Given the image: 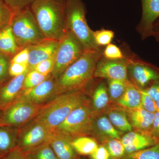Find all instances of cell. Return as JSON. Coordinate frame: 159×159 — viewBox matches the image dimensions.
<instances>
[{"label": "cell", "mask_w": 159, "mask_h": 159, "mask_svg": "<svg viewBox=\"0 0 159 159\" xmlns=\"http://www.w3.org/2000/svg\"><path fill=\"white\" fill-rule=\"evenodd\" d=\"M102 50H85L79 59L55 79V95L82 91L93 78Z\"/></svg>", "instance_id": "cell-1"}, {"label": "cell", "mask_w": 159, "mask_h": 159, "mask_svg": "<svg viewBox=\"0 0 159 159\" xmlns=\"http://www.w3.org/2000/svg\"><path fill=\"white\" fill-rule=\"evenodd\" d=\"M30 9L46 38L60 41L65 36L64 0H34Z\"/></svg>", "instance_id": "cell-2"}, {"label": "cell", "mask_w": 159, "mask_h": 159, "mask_svg": "<svg viewBox=\"0 0 159 159\" xmlns=\"http://www.w3.org/2000/svg\"><path fill=\"white\" fill-rule=\"evenodd\" d=\"M45 103L33 120L54 130L75 108L85 103L82 91L56 96Z\"/></svg>", "instance_id": "cell-3"}, {"label": "cell", "mask_w": 159, "mask_h": 159, "mask_svg": "<svg viewBox=\"0 0 159 159\" xmlns=\"http://www.w3.org/2000/svg\"><path fill=\"white\" fill-rule=\"evenodd\" d=\"M67 30L79 40L85 50H98L93 32L86 19V8L82 0H64Z\"/></svg>", "instance_id": "cell-4"}, {"label": "cell", "mask_w": 159, "mask_h": 159, "mask_svg": "<svg viewBox=\"0 0 159 159\" xmlns=\"http://www.w3.org/2000/svg\"><path fill=\"white\" fill-rule=\"evenodd\" d=\"M10 25L20 49L36 44L47 39L40 29L30 7L13 12Z\"/></svg>", "instance_id": "cell-5"}, {"label": "cell", "mask_w": 159, "mask_h": 159, "mask_svg": "<svg viewBox=\"0 0 159 159\" xmlns=\"http://www.w3.org/2000/svg\"><path fill=\"white\" fill-rule=\"evenodd\" d=\"M44 104L38 105L18 98L9 106L0 112V127H21L34 119Z\"/></svg>", "instance_id": "cell-6"}, {"label": "cell", "mask_w": 159, "mask_h": 159, "mask_svg": "<svg viewBox=\"0 0 159 159\" xmlns=\"http://www.w3.org/2000/svg\"><path fill=\"white\" fill-rule=\"evenodd\" d=\"M85 49L79 40L68 31L65 36L59 41L51 76L54 79H57L81 57Z\"/></svg>", "instance_id": "cell-7"}, {"label": "cell", "mask_w": 159, "mask_h": 159, "mask_svg": "<svg viewBox=\"0 0 159 159\" xmlns=\"http://www.w3.org/2000/svg\"><path fill=\"white\" fill-rule=\"evenodd\" d=\"M92 125L90 110L84 103L72 111L55 130L71 138L88 133Z\"/></svg>", "instance_id": "cell-8"}, {"label": "cell", "mask_w": 159, "mask_h": 159, "mask_svg": "<svg viewBox=\"0 0 159 159\" xmlns=\"http://www.w3.org/2000/svg\"><path fill=\"white\" fill-rule=\"evenodd\" d=\"M54 131L33 120L25 128L19 129L17 147L24 152L28 151L49 142Z\"/></svg>", "instance_id": "cell-9"}, {"label": "cell", "mask_w": 159, "mask_h": 159, "mask_svg": "<svg viewBox=\"0 0 159 159\" xmlns=\"http://www.w3.org/2000/svg\"><path fill=\"white\" fill-rule=\"evenodd\" d=\"M128 75L134 85L142 89L159 81L158 69L151 64L134 58H131L129 64Z\"/></svg>", "instance_id": "cell-10"}, {"label": "cell", "mask_w": 159, "mask_h": 159, "mask_svg": "<svg viewBox=\"0 0 159 159\" xmlns=\"http://www.w3.org/2000/svg\"><path fill=\"white\" fill-rule=\"evenodd\" d=\"M131 58L109 60L102 57L97 62L94 78L128 81V66Z\"/></svg>", "instance_id": "cell-11"}, {"label": "cell", "mask_w": 159, "mask_h": 159, "mask_svg": "<svg viewBox=\"0 0 159 159\" xmlns=\"http://www.w3.org/2000/svg\"><path fill=\"white\" fill-rule=\"evenodd\" d=\"M56 97L55 79L52 76L32 88L23 90L18 98L38 104H45L47 101Z\"/></svg>", "instance_id": "cell-12"}, {"label": "cell", "mask_w": 159, "mask_h": 159, "mask_svg": "<svg viewBox=\"0 0 159 159\" xmlns=\"http://www.w3.org/2000/svg\"><path fill=\"white\" fill-rule=\"evenodd\" d=\"M142 15L137 31L142 39L152 36L154 23L159 17V0H141Z\"/></svg>", "instance_id": "cell-13"}, {"label": "cell", "mask_w": 159, "mask_h": 159, "mask_svg": "<svg viewBox=\"0 0 159 159\" xmlns=\"http://www.w3.org/2000/svg\"><path fill=\"white\" fill-rule=\"evenodd\" d=\"M59 41L46 39L39 43L27 47L29 49L28 67L31 70L39 63L55 55Z\"/></svg>", "instance_id": "cell-14"}, {"label": "cell", "mask_w": 159, "mask_h": 159, "mask_svg": "<svg viewBox=\"0 0 159 159\" xmlns=\"http://www.w3.org/2000/svg\"><path fill=\"white\" fill-rule=\"evenodd\" d=\"M29 70L0 86V112L14 102L23 90L24 80Z\"/></svg>", "instance_id": "cell-15"}, {"label": "cell", "mask_w": 159, "mask_h": 159, "mask_svg": "<svg viewBox=\"0 0 159 159\" xmlns=\"http://www.w3.org/2000/svg\"><path fill=\"white\" fill-rule=\"evenodd\" d=\"M120 140L125 147L126 154L148 148L159 142L149 134L132 131L127 133Z\"/></svg>", "instance_id": "cell-16"}, {"label": "cell", "mask_w": 159, "mask_h": 159, "mask_svg": "<svg viewBox=\"0 0 159 159\" xmlns=\"http://www.w3.org/2000/svg\"><path fill=\"white\" fill-rule=\"evenodd\" d=\"M49 143L59 159H76L75 151L68 136L54 130Z\"/></svg>", "instance_id": "cell-17"}, {"label": "cell", "mask_w": 159, "mask_h": 159, "mask_svg": "<svg viewBox=\"0 0 159 159\" xmlns=\"http://www.w3.org/2000/svg\"><path fill=\"white\" fill-rule=\"evenodd\" d=\"M126 113L132 126L142 133L149 134L154 118V113L147 111L142 107L128 109Z\"/></svg>", "instance_id": "cell-18"}, {"label": "cell", "mask_w": 159, "mask_h": 159, "mask_svg": "<svg viewBox=\"0 0 159 159\" xmlns=\"http://www.w3.org/2000/svg\"><path fill=\"white\" fill-rule=\"evenodd\" d=\"M19 128L0 127V155H6L17 146L18 133Z\"/></svg>", "instance_id": "cell-19"}, {"label": "cell", "mask_w": 159, "mask_h": 159, "mask_svg": "<svg viewBox=\"0 0 159 159\" xmlns=\"http://www.w3.org/2000/svg\"><path fill=\"white\" fill-rule=\"evenodd\" d=\"M21 49L15 39L10 25L0 30V54L14 56Z\"/></svg>", "instance_id": "cell-20"}, {"label": "cell", "mask_w": 159, "mask_h": 159, "mask_svg": "<svg viewBox=\"0 0 159 159\" xmlns=\"http://www.w3.org/2000/svg\"><path fill=\"white\" fill-rule=\"evenodd\" d=\"M117 103L128 109L142 107L139 89L130 81L122 97L117 100Z\"/></svg>", "instance_id": "cell-21"}, {"label": "cell", "mask_w": 159, "mask_h": 159, "mask_svg": "<svg viewBox=\"0 0 159 159\" xmlns=\"http://www.w3.org/2000/svg\"><path fill=\"white\" fill-rule=\"evenodd\" d=\"M108 119L116 128L123 132L132 130V126L127 118V113L122 110L114 109L107 113Z\"/></svg>", "instance_id": "cell-22"}, {"label": "cell", "mask_w": 159, "mask_h": 159, "mask_svg": "<svg viewBox=\"0 0 159 159\" xmlns=\"http://www.w3.org/2000/svg\"><path fill=\"white\" fill-rule=\"evenodd\" d=\"M75 152L82 155H90L98 147L94 139L86 137H80L71 141Z\"/></svg>", "instance_id": "cell-23"}, {"label": "cell", "mask_w": 159, "mask_h": 159, "mask_svg": "<svg viewBox=\"0 0 159 159\" xmlns=\"http://www.w3.org/2000/svg\"><path fill=\"white\" fill-rule=\"evenodd\" d=\"M24 153L28 159H59L49 141Z\"/></svg>", "instance_id": "cell-24"}, {"label": "cell", "mask_w": 159, "mask_h": 159, "mask_svg": "<svg viewBox=\"0 0 159 159\" xmlns=\"http://www.w3.org/2000/svg\"><path fill=\"white\" fill-rule=\"evenodd\" d=\"M121 159H159V142L148 148L125 154Z\"/></svg>", "instance_id": "cell-25"}, {"label": "cell", "mask_w": 159, "mask_h": 159, "mask_svg": "<svg viewBox=\"0 0 159 159\" xmlns=\"http://www.w3.org/2000/svg\"><path fill=\"white\" fill-rule=\"evenodd\" d=\"M109 97L105 84L101 82L94 91L93 103L96 109L99 110L104 108L108 104Z\"/></svg>", "instance_id": "cell-26"}, {"label": "cell", "mask_w": 159, "mask_h": 159, "mask_svg": "<svg viewBox=\"0 0 159 159\" xmlns=\"http://www.w3.org/2000/svg\"><path fill=\"white\" fill-rule=\"evenodd\" d=\"M129 82V80H108V91L111 99L117 101L120 99L124 94Z\"/></svg>", "instance_id": "cell-27"}, {"label": "cell", "mask_w": 159, "mask_h": 159, "mask_svg": "<svg viewBox=\"0 0 159 159\" xmlns=\"http://www.w3.org/2000/svg\"><path fill=\"white\" fill-rule=\"evenodd\" d=\"M96 126L101 133L112 139H121L119 131L107 117L102 116L98 118L96 122Z\"/></svg>", "instance_id": "cell-28"}, {"label": "cell", "mask_w": 159, "mask_h": 159, "mask_svg": "<svg viewBox=\"0 0 159 159\" xmlns=\"http://www.w3.org/2000/svg\"><path fill=\"white\" fill-rule=\"evenodd\" d=\"M105 146L109 152L111 159H121L126 154L125 147L120 139H110Z\"/></svg>", "instance_id": "cell-29"}, {"label": "cell", "mask_w": 159, "mask_h": 159, "mask_svg": "<svg viewBox=\"0 0 159 159\" xmlns=\"http://www.w3.org/2000/svg\"><path fill=\"white\" fill-rule=\"evenodd\" d=\"M51 75L50 74L46 76L34 70L29 71L24 80L23 90L28 89L36 86L49 78Z\"/></svg>", "instance_id": "cell-30"}, {"label": "cell", "mask_w": 159, "mask_h": 159, "mask_svg": "<svg viewBox=\"0 0 159 159\" xmlns=\"http://www.w3.org/2000/svg\"><path fill=\"white\" fill-rule=\"evenodd\" d=\"M94 41L98 47L108 45L114 39V31L107 29H101L93 32Z\"/></svg>", "instance_id": "cell-31"}, {"label": "cell", "mask_w": 159, "mask_h": 159, "mask_svg": "<svg viewBox=\"0 0 159 159\" xmlns=\"http://www.w3.org/2000/svg\"><path fill=\"white\" fill-rule=\"evenodd\" d=\"M102 57L109 60H120L125 58L121 49L118 46L110 43L102 51Z\"/></svg>", "instance_id": "cell-32"}, {"label": "cell", "mask_w": 159, "mask_h": 159, "mask_svg": "<svg viewBox=\"0 0 159 159\" xmlns=\"http://www.w3.org/2000/svg\"><path fill=\"white\" fill-rule=\"evenodd\" d=\"M13 12L3 0H0V30L10 25Z\"/></svg>", "instance_id": "cell-33"}, {"label": "cell", "mask_w": 159, "mask_h": 159, "mask_svg": "<svg viewBox=\"0 0 159 159\" xmlns=\"http://www.w3.org/2000/svg\"><path fill=\"white\" fill-rule=\"evenodd\" d=\"M55 55L45 60L41 61L35 65L32 70H34L40 74L48 76L51 74L54 64Z\"/></svg>", "instance_id": "cell-34"}, {"label": "cell", "mask_w": 159, "mask_h": 159, "mask_svg": "<svg viewBox=\"0 0 159 159\" xmlns=\"http://www.w3.org/2000/svg\"><path fill=\"white\" fill-rule=\"evenodd\" d=\"M141 95V105L142 108L149 112L155 113L157 111L155 101L151 98L145 90L139 89Z\"/></svg>", "instance_id": "cell-35"}, {"label": "cell", "mask_w": 159, "mask_h": 159, "mask_svg": "<svg viewBox=\"0 0 159 159\" xmlns=\"http://www.w3.org/2000/svg\"><path fill=\"white\" fill-rule=\"evenodd\" d=\"M12 12L30 7L34 0H3Z\"/></svg>", "instance_id": "cell-36"}, {"label": "cell", "mask_w": 159, "mask_h": 159, "mask_svg": "<svg viewBox=\"0 0 159 159\" xmlns=\"http://www.w3.org/2000/svg\"><path fill=\"white\" fill-rule=\"evenodd\" d=\"M9 57L0 54V86L6 80L9 74Z\"/></svg>", "instance_id": "cell-37"}, {"label": "cell", "mask_w": 159, "mask_h": 159, "mask_svg": "<svg viewBox=\"0 0 159 159\" xmlns=\"http://www.w3.org/2000/svg\"><path fill=\"white\" fill-rule=\"evenodd\" d=\"M29 70L28 64H20L10 62L9 74L11 77H14L19 76Z\"/></svg>", "instance_id": "cell-38"}, {"label": "cell", "mask_w": 159, "mask_h": 159, "mask_svg": "<svg viewBox=\"0 0 159 159\" xmlns=\"http://www.w3.org/2000/svg\"><path fill=\"white\" fill-rule=\"evenodd\" d=\"M29 49L25 48L19 51L10 60V62L28 64L29 60Z\"/></svg>", "instance_id": "cell-39"}, {"label": "cell", "mask_w": 159, "mask_h": 159, "mask_svg": "<svg viewBox=\"0 0 159 159\" xmlns=\"http://www.w3.org/2000/svg\"><path fill=\"white\" fill-rule=\"evenodd\" d=\"M92 159H111L110 155L105 146H98L96 150L90 155Z\"/></svg>", "instance_id": "cell-40"}, {"label": "cell", "mask_w": 159, "mask_h": 159, "mask_svg": "<svg viewBox=\"0 0 159 159\" xmlns=\"http://www.w3.org/2000/svg\"><path fill=\"white\" fill-rule=\"evenodd\" d=\"M144 90L154 101H159V81L152 83Z\"/></svg>", "instance_id": "cell-41"}, {"label": "cell", "mask_w": 159, "mask_h": 159, "mask_svg": "<svg viewBox=\"0 0 159 159\" xmlns=\"http://www.w3.org/2000/svg\"><path fill=\"white\" fill-rule=\"evenodd\" d=\"M149 134L154 139L159 141V112L154 113V118L152 125Z\"/></svg>", "instance_id": "cell-42"}, {"label": "cell", "mask_w": 159, "mask_h": 159, "mask_svg": "<svg viewBox=\"0 0 159 159\" xmlns=\"http://www.w3.org/2000/svg\"><path fill=\"white\" fill-rule=\"evenodd\" d=\"M4 159H28L25 153L16 147L4 157Z\"/></svg>", "instance_id": "cell-43"}, {"label": "cell", "mask_w": 159, "mask_h": 159, "mask_svg": "<svg viewBox=\"0 0 159 159\" xmlns=\"http://www.w3.org/2000/svg\"><path fill=\"white\" fill-rule=\"evenodd\" d=\"M152 36H154L157 40L159 42V20L154 24Z\"/></svg>", "instance_id": "cell-44"}, {"label": "cell", "mask_w": 159, "mask_h": 159, "mask_svg": "<svg viewBox=\"0 0 159 159\" xmlns=\"http://www.w3.org/2000/svg\"><path fill=\"white\" fill-rule=\"evenodd\" d=\"M156 104L157 111L159 112V101L156 102Z\"/></svg>", "instance_id": "cell-45"}, {"label": "cell", "mask_w": 159, "mask_h": 159, "mask_svg": "<svg viewBox=\"0 0 159 159\" xmlns=\"http://www.w3.org/2000/svg\"><path fill=\"white\" fill-rule=\"evenodd\" d=\"M4 157H3L1 155H0V158H2Z\"/></svg>", "instance_id": "cell-46"}, {"label": "cell", "mask_w": 159, "mask_h": 159, "mask_svg": "<svg viewBox=\"0 0 159 159\" xmlns=\"http://www.w3.org/2000/svg\"><path fill=\"white\" fill-rule=\"evenodd\" d=\"M0 159H4V157L2 158H0Z\"/></svg>", "instance_id": "cell-47"}]
</instances>
